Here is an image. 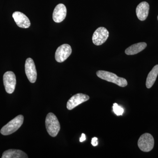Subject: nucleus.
Instances as JSON below:
<instances>
[{
	"label": "nucleus",
	"mask_w": 158,
	"mask_h": 158,
	"mask_svg": "<svg viewBox=\"0 0 158 158\" xmlns=\"http://www.w3.org/2000/svg\"><path fill=\"white\" fill-rule=\"evenodd\" d=\"M158 75V65H156L150 72L146 79V86L147 88L152 87Z\"/></svg>",
	"instance_id": "nucleus-15"
},
{
	"label": "nucleus",
	"mask_w": 158,
	"mask_h": 158,
	"mask_svg": "<svg viewBox=\"0 0 158 158\" xmlns=\"http://www.w3.org/2000/svg\"><path fill=\"white\" fill-rule=\"evenodd\" d=\"M147 44L145 42H140L133 44L126 49L125 52L127 55H134L140 52L146 48Z\"/></svg>",
	"instance_id": "nucleus-14"
},
{
	"label": "nucleus",
	"mask_w": 158,
	"mask_h": 158,
	"mask_svg": "<svg viewBox=\"0 0 158 158\" xmlns=\"http://www.w3.org/2000/svg\"><path fill=\"white\" fill-rule=\"evenodd\" d=\"M23 115H19L4 126L1 130V133L3 135H9L15 132L21 127L23 123Z\"/></svg>",
	"instance_id": "nucleus-3"
},
{
	"label": "nucleus",
	"mask_w": 158,
	"mask_h": 158,
	"mask_svg": "<svg viewBox=\"0 0 158 158\" xmlns=\"http://www.w3.org/2000/svg\"><path fill=\"white\" fill-rule=\"evenodd\" d=\"M12 17L14 19L16 24L22 28H28L31 26V22L28 18L20 11H15L12 14Z\"/></svg>",
	"instance_id": "nucleus-10"
},
{
	"label": "nucleus",
	"mask_w": 158,
	"mask_h": 158,
	"mask_svg": "<svg viewBox=\"0 0 158 158\" xmlns=\"http://www.w3.org/2000/svg\"><path fill=\"white\" fill-rule=\"evenodd\" d=\"M25 73L27 77L30 82L34 83L37 78V72L34 60L31 58H28L25 62Z\"/></svg>",
	"instance_id": "nucleus-8"
},
{
	"label": "nucleus",
	"mask_w": 158,
	"mask_h": 158,
	"mask_svg": "<svg viewBox=\"0 0 158 158\" xmlns=\"http://www.w3.org/2000/svg\"><path fill=\"white\" fill-rule=\"evenodd\" d=\"M113 112L117 116H122L124 112V110L117 103H115L113 104Z\"/></svg>",
	"instance_id": "nucleus-16"
},
{
	"label": "nucleus",
	"mask_w": 158,
	"mask_h": 158,
	"mask_svg": "<svg viewBox=\"0 0 158 158\" xmlns=\"http://www.w3.org/2000/svg\"><path fill=\"white\" fill-rule=\"evenodd\" d=\"M149 5L147 2L140 3L136 9V15L138 19L144 21L147 19L149 13Z\"/></svg>",
	"instance_id": "nucleus-12"
},
{
	"label": "nucleus",
	"mask_w": 158,
	"mask_h": 158,
	"mask_svg": "<svg viewBox=\"0 0 158 158\" xmlns=\"http://www.w3.org/2000/svg\"><path fill=\"white\" fill-rule=\"evenodd\" d=\"M109 37L108 30L103 27H100L94 33L92 41L95 45H101L106 41Z\"/></svg>",
	"instance_id": "nucleus-6"
},
{
	"label": "nucleus",
	"mask_w": 158,
	"mask_h": 158,
	"mask_svg": "<svg viewBox=\"0 0 158 158\" xmlns=\"http://www.w3.org/2000/svg\"><path fill=\"white\" fill-rule=\"evenodd\" d=\"M72 48L68 44H63L60 46L56 51L55 59L58 62H64L68 59L72 53Z\"/></svg>",
	"instance_id": "nucleus-7"
},
{
	"label": "nucleus",
	"mask_w": 158,
	"mask_h": 158,
	"mask_svg": "<svg viewBox=\"0 0 158 158\" xmlns=\"http://www.w3.org/2000/svg\"><path fill=\"white\" fill-rule=\"evenodd\" d=\"M45 126L48 133L52 137H56L60 130V125L59 120L53 113H49L47 116Z\"/></svg>",
	"instance_id": "nucleus-2"
},
{
	"label": "nucleus",
	"mask_w": 158,
	"mask_h": 158,
	"mask_svg": "<svg viewBox=\"0 0 158 158\" xmlns=\"http://www.w3.org/2000/svg\"><path fill=\"white\" fill-rule=\"evenodd\" d=\"M89 96L84 94L78 93L73 95L69 100L67 103V109L69 110H72L74 108L76 107L82 103L87 101L89 99Z\"/></svg>",
	"instance_id": "nucleus-9"
},
{
	"label": "nucleus",
	"mask_w": 158,
	"mask_h": 158,
	"mask_svg": "<svg viewBox=\"0 0 158 158\" xmlns=\"http://www.w3.org/2000/svg\"><path fill=\"white\" fill-rule=\"evenodd\" d=\"M86 140V136L84 133L82 134L81 137L80 138V141L81 142H83V141H85Z\"/></svg>",
	"instance_id": "nucleus-18"
},
{
	"label": "nucleus",
	"mask_w": 158,
	"mask_h": 158,
	"mask_svg": "<svg viewBox=\"0 0 158 158\" xmlns=\"http://www.w3.org/2000/svg\"><path fill=\"white\" fill-rule=\"evenodd\" d=\"M157 19H158V17H157Z\"/></svg>",
	"instance_id": "nucleus-19"
},
{
	"label": "nucleus",
	"mask_w": 158,
	"mask_h": 158,
	"mask_svg": "<svg viewBox=\"0 0 158 158\" xmlns=\"http://www.w3.org/2000/svg\"><path fill=\"white\" fill-rule=\"evenodd\" d=\"M3 83L6 92L10 94L13 93L16 84V77L14 73L8 71L4 74Z\"/></svg>",
	"instance_id": "nucleus-5"
},
{
	"label": "nucleus",
	"mask_w": 158,
	"mask_h": 158,
	"mask_svg": "<svg viewBox=\"0 0 158 158\" xmlns=\"http://www.w3.org/2000/svg\"><path fill=\"white\" fill-rule=\"evenodd\" d=\"M97 75L100 78L114 83L119 87H125L127 85V81L125 79L120 77L115 74L104 70L98 71Z\"/></svg>",
	"instance_id": "nucleus-1"
},
{
	"label": "nucleus",
	"mask_w": 158,
	"mask_h": 158,
	"mask_svg": "<svg viewBox=\"0 0 158 158\" xmlns=\"http://www.w3.org/2000/svg\"><path fill=\"white\" fill-rule=\"evenodd\" d=\"M66 14L67 9L65 5L59 4L54 9L53 13V19L55 22H62L66 17Z\"/></svg>",
	"instance_id": "nucleus-11"
},
{
	"label": "nucleus",
	"mask_w": 158,
	"mask_h": 158,
	"mask_svg": "<svg viewBox=\"0 0 158 158\" xmlns=\"http://www.w3.org/2000/svg\"><path fill=\"white\" fill-rule=\"evenodd\" d=\"M2 158H27V154L18 149H9L3 152Z\"/></svg>",
	"instance_id": "nucleus-13"
},
{
	"label": "nucleus",
	"mask_w": 158,
	"mask_h": 158,
	"mask_svg": "<svg viewBox=\"0 0 158 158\" xmlns=\"http://www.w3.org/2000/svg\"><path fill=\"white\" fill-rule=\"evenodd\" d=\"M138 147L142 151L148 152L153 149L154 145V139L149 133H145L138 139Z\"/></svg>",
	"instance_id": "nucleus-4"
},
{
	"label": "nucleus",
	"mask_w": 158,
	"mask_h": 158,
	"mask_svg": "<svg viewBox=\"0 0 158 158\" xmlns=\"http://www.w3.org/2000/svg\"><path fill=\"white\" fill-rule=\"evenodd\" d=\"M98 139L96 137H94V138H92L91 144H92L93 146H96L98 145Z\"/></svg>",
	"instance_id": "nucleus-17"
}]
</instances>
